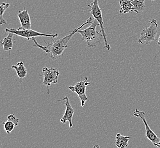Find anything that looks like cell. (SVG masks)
<instances>
[{
	"instance_id": "obj_1",
	"label": "cell",
	"mask_w": 160,
	"mask_h": 148,
	"mask_svg": "<svg viewBox=\"0 0 160 148\" xmlns=\"http://www.w3.org/2000/svg\"><path fill=\"white\" fill-rule=\"evenodd\" d=\"M94 22V18L92 17H90L86 20V21L83 23V24L81 25L80 27H78L76 29H74L71 31V33L68 34V35L65 37L59 39L58 40H55L52 39V42L51 43H47L46 46H43L42 45H40L38 43L35 38H34L32 39V40L34 42V47H38L40 48L42 50H43L44 51H45L46 53H50L51 56L50 58L52 59L53 60H56L59 58L61 56H62V54L64 53L65 50L68 47V43L69 41L70 40L72 37L76 33H77L78 30L81 29V28H83L85 25H88V24H91Z\"/></svg>"
},
{
	"instance_id": "obj_2",
	"label": "cell",
	"mask_w": 160,
	"mask_h": 148,
	"mask_svg": "<svg viewBox=\"0 0 160 148\" xmlns=\"http://www.w3.org/2000/svg\"><path fill=\"white\" fill-rule=\"evenodd\" d=\"M99 26L98 22L97 20L94 21L92 25L85 30H78L81 37L82 40L86 41L88 46L90 48H96L101 44L103 38L101 31H97L96 28Z\"/></svg>"
},
{
	"instance_id": "obj_3",
	"label": "cell",
	"mask_w": 160,
	"mask_h": 148,
	"mask_svg": "<svg viewBox=\"0 0 160 148\" xmlns=\"http://www.w3.org/2000/svg\"><path fill=\"white\" fill-rule=\"evenodd\" d=\"M88 6L90 8L89 14H92L93 17L96 19L99 24V26L101 28L102 33L103 37V39L105 40V48L108 50L110 49V45L108 43L106 37V34L105 32V28H104V21L103 19L102 9L99 5L98 0H93L92 3L88 5Z\"/></svg>"
},
{
	"instance_id": "obj_4",
	"label": "cell",
	"mask_w": 160,
	"mask_h": 148,
	"mask_svg": "<svg viewBox=\"0 0 160 148\" xmlns=\"http://www.w3.org/2000/svg\"><path fill=\"white\" fill-rule=\"evenodd\" d=\"M149 27L145 28L142 30L138 39V42L142 45H148L152 41H156V37L157 35L158 27L156 19L149 21Z\"/></svg>"
},
{
	"instance_id": "obj_5",
	"label": "cell",
	"mask_w": 160,
	"mask_h": 148,
	"mask_svg": "<svg viewBox=\"0 0 160 148\" xmlns=\"http://www.w3.org/2000/svg\"><path fill=\"white\" fill-rule=\"evenodd\" d=\"M5 30L6 33H12L18 36L26 38L28 40L38 37H49L51 38H54L59 36L58 34H44L39 33L38 31H34L31 29H20L19 28L16 29L6 28Z\"/></svg>"
},
{
	"instance_id": "obj_6",
	"label": "cell",
	"mask_w": 160,
	"mask_h": 148,
	"mask_svg": "<svg viewBox=\"0 0 160 148\" xmlns=\"http://www.w3.org/2000/svg\"><path fill=\"white\" fill-rule=\"evenodd\" d=\"M133 115L135 117L141 119L144 124L145 127V137L148 139L154 146L160 148V137H158L156 134L150 128L146 120V114L144 112L136 109L133 113Z\"/></svg>"
},
{
	"instance_id": "obj_7",
	"label": "cell",
	"mask_w": 160,
	"mask_h": 148,
	"mask_svg": "<svg viewBox=\"0 0 160 148\" xmlns=\"http://www.w3.org/2000/svg\"><path fill=\"white\" fill-rule=\"evenodd\" d=\"M88 77H85L83 80H80L74 86H69L68 88L71 91L77 93L81 101V107H83L86 101L88 100V98L86 95V86L89 85L90 83L87 82Z\"/></svg>"
},
{
	"instance_id": "obj_8",
	"label": "cell",
	"mask_w": 160,
	"mask_h": 148,
	"mask_svg": "<svg viewBox=\"0 0 160 148\" xmlns=\"http://www.w3.org/2000/svg\"><path fill=\"white\" fill-rule=\"evenodd\" d=\"M60 72L58 69L56 68H48L45 67L43 68V75L44 77L43 84L47 87V93H49V87L52 84L58 83Z\"/></svg>"
},
{
	"instance_id": "obj_9",
	"label": "cell",
	"mask_w": 160,
	"mask_h": 148,
	"mask_svg": "<svg viewBox=\"0 0 160 148\" xmlns=\"http://www.w3.org/2000/svg\"><path fill=\"white\" fill-rule=\"evenodd\" d=\"M65 100V105L66 106V109L65 111V114L62 119H60V122L62 123L65 124L67 121L69 122V127L72 128L73 127V122H72V118L74 115V109L72 107V106L70 104L69 99L68 96H65L64 98L59 100V101Z\"/></svg>"
},
{
	"instance_id": "obj_10",
	"label": "cell",
	"mask_w": 160,
	"mask_h": 148,
	"mask_svg": "<svg viewBox=\"0 0 160 148\" xmlns=\"http://www.w3.org/2000/svg\"><path fill=\"white\" fill-rule=\"evenodd\" d=\"M21 26L18 28L20 29H31V18L28 10L24 8L22 11H20L18 14Z\"/></svg>"
},
{
	"instance_id": "obj_11",
	"label": "cell",
	"mask_w": 160,
	"mask_h": 148,
	"mask_svg": "<svg viewBox=\"0 0 160 148\" xmlns=\"http://www.w3.org/2000/svg\"><path fill=\"white\" fill-rule=\"evenodd\" d=\"M12 69L15 70L17 75L20 79H24L28 74V70L25 67L24 63L19 62L16 65H12Z\"/></svg>"
},
{
	"instance_id": "obj_12",
	"label": "cell",
	"mask_w": 160,
	"mask_h": 148,
	"mask_svg": "<svg viewBox=\"0 0 160 148\" xmlns=\"http://www.w3.org/2000/svg\"><path fill=\"white\" fill-rule=\"evenodd\" d=\"M131 137L122 136L120 133H118L115 137V144L118 148H126L128 146V142Z\"/></svg>"
},
{
	"instance_id": "obj_13",
	"label": "cell",
	"mask_w": 160,
	"mask_h": 148,
	"mask_svg": "<svg viewBox=\"0 0 160 148\" xmlns=\"http://www.w3.org/2000/svg\"><path fill=\"white\" fill-rule=\"evenodd\" d=\"M119 4L120 6L119 13L121 14L133 12V6L132 3V0H120Z\"/></svg>"
},
{
	"instance_id": "obj_14",
	"label": "cell",
	"mask_w": 160,
	"mask_h": 148,
	"mask_svg": "<svg viewBox=\"0 0 160 148\" xmlns=\"http://www.w3.org/2000/svg\"><path fill=\"white\" fill-rule=\"evenodd\" d=\"M15 34L12 33H9L8 36L3 38V40L1 42V45L3 46V50L5 51H11L13 47L12 38Z\"/></svg>"
},
{
	"instance_id": "obj_15",
	"label": "cell",
	"mask_w": 160,
	"mask_h": 148,
	"mask_svg": "<svg viewBox=\"0 0 160 148\" xmlns=\"http://www.w3.org/2000/svg\"><path fill=\"white\" fill-rule=\"evenodd\" d=\"M132 3L133 6V12L141 14L145 10V0H132Z\"/></svg>"
},
{
	"instance_id": "obj_16",
	"label": "cell",
	"mask_w": 160,
	"mask_h": 148,
	"mask_svg": "<svg viewBox=\"0 0 160 148\" xmlns=\"http://www.w3.org/2000/svg\"><path fill=\"white\" fill-rule=\"evenodd\" d=\"M9 3H3L0 6V24L1 25L6 24L5 19L3 18V14L5 12V10L9 7Z\"/></svg>"
},
{
	"instance_id": "obj_17",
	"label": "cell",
	"mask_w": 160,
	"mask_h": 148,
	"mask_svg": "<svg viewBox=\"0 0 160 148\" xmlns=\"http://www.w3.org/2000/svg\"><path fill=\"white\" fill-rule=\"evenodd\" d=\"M3 127H4V129L6 131V132L10 135L11 132H12V130L14 129V128L16 127L15 124H14L13 122L11 121L8 120L7 121L3 123Z\"/></svg>"
},
{
	"instance_id": "obj_18",
	"label": "cell",
	"mask_w": 160,
	"mask_h": 148,
	"mask_svg": "<svg viewBox=\"0 0 160 148\" xmlns=\"http://www.w3.org/2000/svg\"><path fill=\"white\" fill-rule=\"evenodd\" d=\"M8 120L11 121L14 123V124H15L16 127H17L19 125V119L17 118L15 116V115L14 114H9L8 116Z\"/></svg>"
},
{
	"instance_id": "obj_19",
	"label": "cell",
	"mask_w": 160,
	"mask_h": 148,
	"mask_svg": "<svg viewBox=\"0 0 160 148\" xmlns=\"http://www.w3.org/2000/svg\"><path fill=\"white\" fill-rule=\"evenodd\" d=\"M158 45L160 46V35L159 38H158Z\"/></svg>"
},
{
	"instance_id": "obj_20",
	"label": "cell",
	"mask_w": 160,
	"mask_h": 148,
	"mask_svg": "<svg viewBox=\"0 0 160 148\" xmlns=\"http://www.w3.org/2000/svg\"><path fill=\"white\" fill-rule=\"evenodd\" d=\"M152 1H155V0H152Z\"/></svg>"
}]
</instances>
